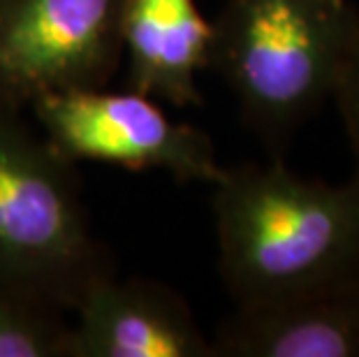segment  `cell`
<instances>
[{"instance_id": "6da1fadb", "label": "cell", "mask_w": 359, "mask_h": 357, "mask_svg": "<svg viewBox=\"0 0 359 357\" xmlns=\"http://www.w3.org/2000/svg\"><path fill=\"white\" fill-rule=\"evenodd\" d=\"M211 207L220 278L236 307L359 276V170L327 184L294 174L285 158L225 167Z\"/></svg>"}, {"instance_id": "52a82bcc", "label": "cell", "mask_w": 359, "mask_h": 357, "mask_svg": "<svg viewBox=\"0 0 359 357\" xmlns=\"http://www.w3.org/2000/svg\"><path fill=\"white\" fill-rule=\"evenodd\" d=\"M211 344L216 357H359V276L236 307Z\"/></svg>"}, {"instance_id": "9c48e42d", "label": "cell", "mask_w": 359, "mask_h": 357, "mask_svg": "<svg viewBox=\"0 0 359 357\" xmlns=\"http://www.w3.org/2000/svg\"><path fill=\"white\" fill-rule=\"evenodd\" d=\"M63 309L0 285V357H67Z\"/></svg>"}, {"instance_id": "ba28073f", "label": "cell", "mask_w": 359, "mask_h": 357, "mask_svg": "<svg viewBox=\"0 0 359 357\" xmlns=\"http://www.w3.org/2000/svg\"><path fill=\"white\" fill-rule=\"evenodd\" d=\"M211 21L195 0H123L121 44L128 88L172 107H197V72L209 70Z\"/></svg>"}, {"instance_id": "3957f363", "label": "cell", "mask_w": 359, "mask_h": 357, "mask_svg": "<svg viewBox=\"0 0 359 357\" xmlns=\"http://www.w3.org/2000/svg\"><path fill=\"white\" fill-rule=\"evenodd\" d=\"M109 274L116 267L90 230L77 163L24 112L0 109V285L72 314Z\"/></svg>"}, {"instance_id": "30bf717a", "label": "cell", "mask_w": 359, "mask_h": 357, "mask_svg": "<svg viewBox=\"0 0 359 357\" xmlns=\"http://www.w3.org/2000/svg\"><path fill=\"white\" fill-rule=\"evenodd\" d=\"M334 105L339 107L343 128H346L350 149H353L359 170V26L346 63V72H343V79L339 83V88H336Z\"/></svg>"}, {"instance_id": "7a4b0ae2", "label": "cell", "mask_w": 359, "mask_h": 357, "mask_svg": "<svg viewBox=\"0 0 359 357\" xmlns=\"http://www.w3.org/2000/svg\"><path fill=\"white\" fill-rule=\"evenodd\" d=\"M359 26L350 0H225L211 21L209 70L269 158L334 102Z\"/></svg>"}, {"instance_id": "5b68a950", "label": "cell", "mask_w": 359, "mask_h": 357, "mask_svg": "<svg viewBox=\"0 0 359 357\" xmlns=\"http://www.w3.org/2000/svg\"><path fill=\"white\" fill-rule=\"evenodd\" d=\"M123 0H0V109L104 88L116 74Z\"/></svg>"}, {"instance_id": "8992f818", "label": "cell", "mask_w": 359, "mask_h": 357, "mask_svg": "<svg viewBox=\"0 0 359 357\" xmlns=\"http://www.w3.org/2000/svg\"><path fill=\"white\" fill-rule=\"evenodd\" d=\"M72 314L67 357H216L188 299L163 281L109 274Z\"/></svg>"}, {"instance_id": "277c9868", "label": "cell", "mask_w": 359, "mask_h": 357, "mask_svg": "<svg viewBox=\"0 0 359 357\" xmlns=\"http://www.w3.org/2000/svg\"><path fill=\"white\" fill-rule=\"evenodd\" d=\"M28 109L51 147L72 163H104L128 172L160 170L179 184L211 186L225 172L209 133L172 121L156 97L133 88L49 93Z\"/></svg>"}]
</instances>
